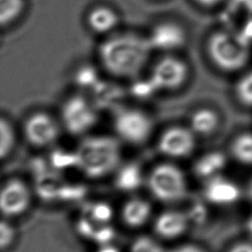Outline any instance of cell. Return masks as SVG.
Masks as SVG:
<instances>
[{"label":"cell","mask_w":252,"mask_h":252,"mask_svg":"<svg viewBox=\"0 0 252 252\" xmlns=\"http://www.w3.org/2000/svg\"><path fill=\"white\" fill-rule=\"evenodd\" d=\"M152 49L148 37L121 33L103 41L98 54L103 67L110 74L133 78L145 67Z\"/></svg>","instance_id":"6da1fadb"},{"label":"cell","mask_w":252,"mask_h":252,"mask_svg":"<svg viewBox=\"0 0 252 252\" xmlns=\"http://www.w3.org/2000/svg\"><path fill=\"white\" fill-rule=\"evenodd\" d=\"M76 153L77 167L89 178L97 179L115 170L120 162V147L116 139L92 136L85 139Z\"/></svg>","instance_id":"7a4b0ae2"},{"label":"cell","mask_w":252,"mask_h":252,"mask_svg":"<svg viewBox=\"0 0 252 252\" xmlns=\"http://www.w3.org/2000/svg\"><path fill=\"white\" fill-rule=\"evenodd\" d=\"M207 49L213 63L221 71L232 73L245 67L250 59V46L240 35L226 31L214 32Z\"/></svg>","instance_id":"3957f363"},{"label":"cell","mask_w":252,"mask_h":252,"mask_svg":"<svg viewBox=\"0 0 252 252\" xmlns=\"http://www.w3.org/2000/svg\"><path fill=\"white\" fill-rule=\"evenodd\" d=\"M152 195L162 203H174L187 194V181L184 172L177 165L163 162L156 165L147 178Z\"/></svg>","instance_id":"277c9868"},{"label":"cell","mask_w":252,"mask_h":252,"mask_svg":"<svg viewBox=\"0 0 252 252\" xmlns=\"http://www.w3.org/2000/svg\"><path fill=\"white\" fill-rule=\"evenodd\" d=\"M114 129L125 142L139 145L147 141L153 131L151 117L136 108H122L114 116Z\"/></svg>","instance_id":"5b68a950"},{"label":"cell","mask_w":252,"mask_h":252,"mask_svg":"<svg viewBox=\"0 0 252 252\" xmlns=\"http://www.w3.org/2000/svg\"><path fill=\"white\" fill-rule=\"evenodd\" d=\"M62 123L72 135H82L90 131L97 121L94 106L84 96L74 95L68 98L61 109Z\"/></svg>","instance_id":"8992f818"},{"label":"cell","mask_w":252,"mask_h":252,"mask_svg":"<svg viewBox=\"0 0 252 252\" xmlns=\"http://www.w3.org/2000/svg\"><path fill=\"white\" fill-rule=\"evenodd\" d=\"M188 77V66L182 59L164 56L153 67L150 80L156 90L172 91L180 88Z\"/></svg>","instance_id":"52a82bcc"},{"label":"cell","mask_w":252,"mask_h":252,"mask_svg":"<svg viewBox=\"0 0 252 252\" xmlns=\"http://www.w3.org/2000/svg\"><path fill=\"white\" fill-rule=\"evenodd\" d=\"M24 133L31 145L42 148L52 145L58 139L60 128L49 114L37 112L27 119Z\"/></svg>","instance_id":"ba28073f"},{"label":"cell","mask_w":252,"mask_h":252,"mask_svg":"<svg viewBox=\"0 0 252 252\" xmlns=\"http://www.w3.org/2000/svg\"><path fill=\"white\" fill-rule=\"evenodd\" d=\"M195 133L186 127L174 126L166 129L158 142V151L169 158H184L195 149Z\"/></svg>","instance_id":"9c48e42d"},{"label":"cell","mask_w":252,"mask_h":252,"mask_svg":"<svg viewBox=\"0 0 252 252\" xmlns=\"http://www.w3.org/2000/svg\"><path fill=\"white\" fill-rule=\"evenodd\" d=\"M32 201L28 185L18 178L8 180L1 189L0 209L5 217H16L24 214Z\"/></svg>","instance_id":"30bf717a"},{"label":"cell","mask_w":252,"mask_h":252,"mask_svg":"<svg viewBox=\"0 0 252 252\" xmlns=\"http://www.w3.org/2000/svg\"><path fill=\"white\" fill-rule=\"evenodd\" d=\"M153 49L161 51H174L186 43L184 29L173 22H164L153 28L148 37Z\"/></svg>","instance_id":"8fae6325"},{"label":"cell","mask_w":252,"mask_h":252,"mask_svg":"<svg viewBox=\"0 0 252 252\" xmlns=\"http://www.w3.org/2000/svg\"><path fill=\"white\" fill-rule=\"evenodd\" d=\"M189 223L190 220L186 213L177 210H167L156 218L154 230L161 238L175 239L188 229Z\"/></svg>","instance_id":"7c38bea8"},{"label":"cell","mask_w":252,"mask_h":252,"mask_svg":"<svg viewBox=\"0 0 252 252\" xmlns=\"http://www.w3.org/2000/svg\"><path fill=\"white\" fill-rule=\"evenodd\" d=\"M204 195L207 201L214 205L227 206L237 202L241 192L233 181L218 175L207 181Z\"/></svg>","instance_id":"4fadbf2b"},{"label":"cell","mask_w":252,"mask_h":252,"mask_svg":"<svg viewBox=\"0 0 252 252\" xmlns=\"http://www.w3.org/2000/svg\"><path fill=\"white\" fill-rule=\"evenodd\" d=\"M152 214L151 204L141 198H132L122 207L121 218L123 222L130 227L144 225Z\"/></svg>","instance_id":"5bb4252c"},{"label":"cell","mask_w":252,"mask_h":252,"mask_svg":"<svg viewBox=\"0 0 252 252\" xmlns=\"http://www.w3.org/2000/svg\"><path fill=\"white\" fill-rule=\"evenodd\" d=\"M226 158L224 154L214 151L202 155L194 163V173L203 179H211L219 175V173L225 167Z\"/></svg>","instance_id":"9a60e30c"},{"label":"cell","mask_w":252,"mask_h":252,"mask_svg":"<svg viewBox=\"0 0 252 252\" xmlns=\"http://www.w3.org/2000/svg\"><path fill=\"white\" fill-rule=\"evenodd\" d=\"M219 113L209 107H202L193 112L190 117L189 128L199 136H210L220 126Z\"/></svg>","instance_id":"2e32d148"},{"label":"cell","mask_w":252,"mask_h":252,"mask_svg":"<svg viewBox=\"0 0 252 252\" xmlns=\"http://www.w3.org/2000/svg\"><path fill=\"white\" fill-rule=\"evenodd\" d=\"M144 181L142 168L137 162H128L120 166L115 174L114 185L123 192H132L139 189Z\"/></svg>","instance_id":"e0dca14e"},{"label":"cell","mask_w":252,"mask_h":252,"mask_svg":"<svg viewBox=\"0 0 252 252\" xmlns=\"http://www.w3.org/2000/svg\"><path fill=\"white\" fill-rule=\"evenodd\" d=\"M119 23L117 13L106 6L94 8L88 15L89 27L97 33H108L112 32Z\"/></svg>","instance_id":"ac0fdd59"},{"label":"cell","mask_w":252,"mask_h":252,"mask_svg":"<svg viewBox=\"0 0 252 252\" xmlns=\"http://www.w3.org/2000/svg\"><path fill=\"white\" fill-rule=\"evenodd\" d=\"M64 184L63 181L52 174H43L36 180L35 191L43 200H60Z\"/></svg>","instance_id":"d6986e66"},{"label":"cell","mask_w":252,"mask_h":252,"mask_svg":"<svg viewBox=\"0 0 252 252\" xmlns=\"http://www.w3.org/2000/svg\"><path fill=\"white\" fill-rule=\"evenodd\" d=\"M233 158L245 165H252V133L243 132L238 134L231 143Z\"/></svg>","instance_id":"ffe728a7"},{"label":"cell","mask_w":252,"mask_h":252,"mask_svg":"<svg viewBox=\"0 0 252 252\" xmlns=\"http://www.w3.org/2000/svg\"><path fill=\"white\" fill-rule=\"evenodd\" d=\"M233 93L236 100L242 106L252 108V70L238 78Z\"/></svg>","instance_id":"44dd1931"},{"label":"cell","mask_w":252,"mask_h":252,"mask_svg":"<svg viewBox=\"0 0 252 252\" xmlns=\"http://www.w3.org/2000/svg\"><path fill=\"white\" fill-rule=\"evenodd\" d=\"M85 216L97 223H109L113 217V209L106 202H95L87 207Z\"/></svg>","instance_id":"7402d4cb"},{"label":"cell","mask_w":252,"mask_h":252,"mask_svg":"<svg viewBox=\"0 0 252 252\" xmlns=\"http://www.w3.org/2000/svg\"><path fill=\"white\" fill-rule=\"evenodd\" d=\"M25 7V0H0V21L4 27L16 20Z\"/></svg>","instance_id":"603a6c76"},{"label":"cell","mask_w":252,"mask_h":252,"mask_svg":"<svg viewBox=\"0 0 252 252\" xmlns=\"http://www.w3.org/2000/svg\"><path fill=\"white\" fill-rule=\"evenodd\" d=\"M15 144V133L11 123L2 118L0 121V156L5 158L12 151Z\"/></svg>","instance_id":"cb8c5ba5"},{"label":"cell","mask_w":252,"mask_h":252,"mask_svg":"<svg viewBox=\"0 0 252 252\" xmlns=\"http://www.w3.org/2000/svg\"><path fill=\"white\" fill-rule=\"evenodd\" d=\"M130 252H167L154 238L142 235L134 239L130 245Z\"/></svg>","instance_id":"d4e9b609"},{"label":"cell","mask_w":252,"mask_h":252,"mask_svg":"<svg viewBox=\"0 0 252 252\" xmlns=\"http://www.w3.org/2000/svg\"><path fill=\"white\" fill-rule=\"evenodd\" d=\"M52 164L57 168H66L69 166H77L76 153L67 154L63 152H56L51 158Z\"/></svg>","instance_id":"484cf974"},{"label":"cell","mask_w":252,"mask_h":252,"mask_svg":"<svg viewBox=\"0 0 252 252\" xmlns=\"http://www.w3.org/2000/svg\"><path fill=\"white\" fill-rule=\"evenodd\" d=\"M16 236V231L14 227L5 220L0 223V247L2 250L10 247L14 242Z\"/></svg>","instance_id":"4316f807"},{"label":"cell","mask_w":252,"mask_h":252,"mask_svg":"<svg viewBox=\"0 0 252 252\" xmlns=\"http://www.w3.org/2000/svg\"><path fill=\"white\" fill-rule=\"evenodd\" d=\"M167 252H206L203 248L194 244H184L177 246Z\"/></svg>","instance_id":"83f0119b"},{"label":"cell","mask_w":252,"mask_h":252,"mask_svg":"<svg viewBox=\"0 0 252 252\" xmlns=\"http://www.w3.org/2000/svg\"><path fill=\"white\" fill-rule=\"evenodd\" d=\"M227 252H252V243L239 242L234 244Z\"/></svg>","instance_id":"f1b7e54d"},{"label":"cell","mask_w":252,"mask_h":252,"mask_svg":"<svg viewBox=\"0 0 252 252\" xmlns=\"http://www.w3.org/2000/svg\"><path fill=\"white\" fill-rule=\"evenodd\" d=\"M199 4L206 6V7H214L218 4H220V2H222L223 0H196Z\"/></svg>","instance_id":"f546056e"},{"label":"cell","mask_w":252,"mask_h":252,"mask_svg":"<svg viewBox=\"0 0 252 252\" xmlns=\"http://www.w3.org/2000/svg\"><path fill=\"white\" fill-rule=\"evenodd\" d=\"M96 252H119V250L114 246L105 244V245H101V247Z\"/></svg>","instance_id":"4dcf8cb0"},{"label":"cell","mask_w":252,"mask_h":252,"mask_svg":"<svg viewBox=\"0 0 252 252\" xmlns=\"http://www.w3.org/2000/svg\"><path fill=\"white\" fill-rule=\"evenodd\" d=\"M246 229L249 232V234L252 236V214L249 216V218L246 220Z\"/></svg>","instance_id":"1f68e13d"},{"label":"cell","mask_w":252,"mask_h":252,"mask_svg":"<svg viewBox=\"0 0 252 252\" xmlns=\"http://www.w3.org/2000/svg\"><path fill=\"white\" fill-rule=\"evenodd\" d=\"M247 195H248V198L252 201V179L249 181L247 186Z\"/></svg>","instance_id":"d6a6232c"}]
</instances>
